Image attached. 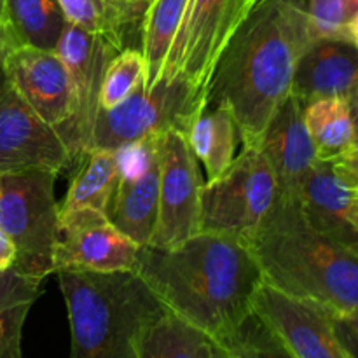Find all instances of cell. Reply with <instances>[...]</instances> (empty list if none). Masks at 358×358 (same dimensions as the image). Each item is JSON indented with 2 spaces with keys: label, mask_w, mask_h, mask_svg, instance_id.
Listing matches in <instances>:
<instances>
[{
  "label": "cell",
  "mask_w": 358,
  "mask_h": 358,
  "mask_svg": "<svg viewBox=\"0 0 358 358\" xmlns=\"http://www.w3.org/2000/svg\"><path fill=\"white\" fill-rule=\"evenodd\" d=\"M315 42L299 0H262L224 49L208 103L236 119L243 147H259L280 105L290 96L297 63Z\"/></svg>",
  "instance_id": "obj_1"
},
{
  "label": "cell",
  "mask_w": 358,
  "mask_h": 358,
  "mask_svg": "<svg viewBox=\"0 0 358 358\" xmlns=\"http://www.w3.org/2000/svg\"><path fill=\"white\" fill-rule=\"evenodd\" d=\"M135 271L164 310L215 343L252 313L262 283L250 247L210 233H198L175 248L140 247Z\"/></svg>",
  "instance_id": "obj_2"
},
{
  "label": "cell",
  "mask_w": 358,
  "mask_h": 358,
  "mask_svg": "<svg viewBox=\"0 0 358 358\" xmlns=\"http://www.w3.org/2000/svg\"><path fill=\"white\" fill-rule=\"evenodd\" d=\"M250 248L266 283L336 320L358 318V248L315 231L297 199L276 198Z\"/></svg>",
  "instance_id": "obj_3"
},
{
  "label": "cell",
  "mask_w": 358,
  "mask_h": 358,
  "mask_svg": "<svg viewBox=\"0 0 358 358\" xmlns=\"http://www.w3.org/2000/svg\"><path fill=\"white\" fill-rule=\"evenodd\" d=\"M70 324V358H136L147 329L164 313L136 271L59 269Z\"/></svg>",
  "instance_id": "obj_4"
},
{
  "label": "cell",
  "mask_w": 358,
  "mask_h": 358,
  "mask_svg": "<svg viewBox=\"0 0 358 358\" xmlns=\"http://www.w3.org/2000/svg\"><path fill=\"white\" fill-rule=\"evenodd\" d=\"M56 173L23 170L0 173V229L16 247L13 269L44 280L55 273V248L59 240Z\"/></svg>",
  "instance_id": "obj_5"
},
{
  "label": "cell",
  "mask_w": 358,
  "mask_h": 358,
  "mask_svg": "<svg viewBox=\"0 0 358 358\" xmlns=\"http://www.w3.org/2000/svg\"><path fill=\"white\" fill-rule=\"evenodd\" d=\"M278 185L261 147H243L229 170L206 182L199 233L220 234L250 247L275 208Z\"/></svg>",
  "instance_id": "obj_6"
},
{
  "label": "cell",
  "mask_w": 358,
  "mask_h": 358,
  "mask_svg": "<svg viewBox=\"0 0 358 358\" xmlns=\"http://www.w3.org/2000/svg\"><path fill=\"white\" fill-rule=\"evenodd\" d=\"M252 9V0H189L161 79L184 80L205 108L217 63Z\"/></svg>",
  "instance_id": "obj_7"
},
{
  "label": "cell",
  "mask_w": 358,
  "mask_h": 358,
  "mask_svg": "<svg viewBox=\"0 0 358 358\" xmlns=\"http://www.w3.org/2000/svg\"><path fill=\"white\" fill-rule=\"evenodd\" d=\"M201 110L187 84L180 79L163 80L147 90L145 84L112 108H100L94 119L90 149L114 150L119 145L168 129L189 131Z\"/></svg>",
  "instance_id": "obj_8"
},
{
  "label": "cell",
  "mask_w": 358,
  "mask_h": 358,
  "mask_svg": "<svg viewBox=\"0 0 358 358\" xmlns=\"http://www.w3.org/2000/svg\"><path fill=\"white\" fill-rule=\"evenodd\" d=\"M203 185L185 133L168 129L161 136L159 203L150 247L175 248L199 233Z\"/></svg>",
  "instance_id": "obj_9"
},
{
  "label": "cell",
  "mask_w": 358,
  "mask_h": 358,
  "mask_svg": "<svg viewBox=\"0 0 358 358\" xmlns=\"http://www.w3.org/2000/svg\"><path fill=\"white\" fill-rule=\"evenodd\" d=\"M55 52L66 66L72 79L76 110L59 135L65 140L72 159H79L90 150L94 119L100 110V86L108 62L119 52L112 42L90 34L76 24L65 23Z\"/></svg>",
  "instance_id": "obj_10"
},
{
  "label": "cell",
  "mask_w": 358,
  "mask_h": 358,
  "mask_svg": "<svg viewBox=\"0 0 358 358\" xmlns=\"http://www.w3.org/2000/svg\"><path fill=\"white\" fill-rule=\"evenodd\" d=\"M2 73V70H0ZM58 129L44 121L0 76V173L48 170L58 175L72 163Z\"/></svg>",
  "instance_id": "obj_11"
},
{
  "label": "cell",
  "mask_w": 358,
  "mask_h": 358,
  "mask_svg": "<svg viewBox=\"0 0 358 358\" xmlns=\"http://www.w3.org/2000/svg\"><path fill=\"white\" fill-rule=\"evenodd\" d=\"M59 240L55 248V273L83 269L93 273L135 271L140 247L91 208L58 212Z\"/></svg>",
  "instance_id": "obj_12"
},
{
  "label": "cell",
  "mask_w": 358,
  "mask_h": 358,
  "mask_svg": "<svg viewBox=\"0 0 358 358\" xmlns=\"http://www.w3.org/2000/svg\"><path fill=\"white\" fill-rule=\"evenodd\" d=\"M252 311L282 339L296 358H352L338 332L336 318L262 280Z\"/></svg>",
  "instance_id": "obj_13"
},
{
  "label": "cell",
  "mask_w": 358,
  "mask_h": 358,
  "mask_svg": "<svg viewBox=\"0 0 358 358\" xmlns=\"http://www.w3.org/2000/svg\"><path fill=\"white\" fill-rule=\"evenodd\" d=\"M0 70L28 107L58 133L72 121L76 110L72 79L55 51L17 44Z\"/></svg>",
  "instance_id": "obj_14"
},
{
  "label": "cell",
  "mask_w": 358,
  "mask_h": 358,
  "mask_svg": "<svg viewBox=\"0 0 358 358\" xmlns=\"http://www.w3.org/2000/svg\"><path fill=\"white\" fill-rule=\"evenodd\" d=\"M303 110V101L290 94L273 115L259 145L275 173L278 198L283 199H297L301 185L318 163Z\"/></svg>",
  "instance_id": "obj_15"
},
{
  "label": "cell",
  "mask_w": 358,
  "mask_h": 358,
  "mask_svg": "<svg viewBox=\"0 0 358 358\" xmlns=\"http://www.w3.org/2000/svg\"><path fill=\"white\" fill-rule=\"evenodd\" d=\"M358 86V49L348 41H315L297 63L290 94L304 105L320 98H348Z\"/></svg>",
  "instance_id": "obj_16"
},
{
  "label": "cell",
  "mask_w": 358,
  "mask_h": 358,
  "mask_svg": "<svg viewBox=\"0 0 358 358\" xmlns=\"http://www.w3.org/2000/svg\"><path fill=\"white\" fill-rule=\"evenodd\" d=\"M355 191L343 184L331 163L318 161L297 194L306 222L318 233L358 248V233L352 222Z\"/></svg>",
  "instance_id": "obj_17"
},
{
  "label": "cell",
  "mask_w": 358,
  "mask_h": 358,
  "mask_svg": "<svg viewBox=\"0 0 358 358\" xmlns=\"http://www.w3.org/2000/svg\"><path fill=\"white\" fill-rule=\"evenodd\" d=\"M198 163L206 170V182L222 177L236 157V119L222 103H208L185 133ZM205 182V184H206Z\"/></svg>",
  "instance_id": "obj_18"
},
{
  "label": "cell",
  "mask_w": 358,
  "mask_h": 358,
  "mask_svg": "<svg viewBox=\"0 0 358 358\" xmlns=\"http://www.w3.org/2000/svg\"><path fill=\"white\" fill-rule=\"evenodd\" d=\"M65 21L90 34L100 35L126 49L128 37L135 28H142L147 7L135 0H58Z\"/></svg>",
  "instance_id": "obj_19"
},
{
  "label": "cell",
  "mask_w": 358,
  "mask_h": 358,
  "mask_svg": "<svg viewBox=\"0 0 358 358\" xmlns=\"http://www.w3.org/2000/svg\"><path fill=\"white\" fill-rule=\"evenodd\" d=\"M157 203L159 164L140 180L119 182L107 217L138 247H147L156 227Z\"/></svg>",
  "instance_id": "obj_20"
},
{
  "label": "cell",
  "mask_w": 358,
  "mask_h": 358,
  "mask_svg": "<svg viewBox=\"0 0 358 358\" xmlns=\"http://www.w3.org/2000/svg\"><path fill=\"white\" fill-rule=\"evenodd\" d=\"M79 159H83V164L77 170L63 203L58 205V212L91 208L108 215L119 184L114 152L94 147Z\"/></svg>",
  "instance_id": "obj_21"
},
{
  "label": "cell",
  "mask_w": 358,
  "mask_h": 358,
  "mask_svg": "<svg viewBox=\"0 0 358 358\" xmlns=\"http://www.w3.org/2000/svg\"><path fill=\"white\" fill-rule=\"evenodd\" d=\"M303 117L318 161L334 163L353 147L348 98L331 96L310 101L304 105Z\"/></svg>",
  "instance_id": "obj_22"
},
{
  "label": "cell",
  "mask_w": 358,
  "mask_h": 358,
  "mask_svg": "<svg viewBox=\"0 0 358 358\" xmlns=\"http://www.w3.org/2000/svg\"><path fill=\"white\" fill-rule=\"evenodd\" d=\"M187 2L189 0H152L147 6L140 28V51L147 65V90L156 86L163 77L164 63L184 20Z\"/></svg>",
  "instance_id": "obj_23"
},
{
  "label": "cell",
  "mask_w": 358,
  "mask_h": 358,
  "mask_svg": "<svg viewBox=\"0 0 358 358\" xmlns=\"http://www.w3.org/2000/svg\"><path fill=\"white\" fill-rule=\"evenodd\" d=\"M42 280L0 271V358H23V327L41 294Z\"/></svg>",
  "instance_id": "obj_24"
},
{
  "label": "cell",
  "mask_w": 358,
  "mask_h": 358,
  "mask_svg": "<svg viewBox=\"0 0 358 358\" xmlns=\"http://www.w3.org/2000/svg\"><path fill=\"white\" fill-rule=\"evenodd\" d=\"M6 17L20 44L55 51L65 27L58 0H3Z\"/></svg>",
  "instance_id": "obj_25"
},
{
  "label": "cell",
  "mask_w": 358,
  "mask_h": 358,
  "mask_svg": "<svg viewBox=\"0 0 358 358\" xmlns=\"http://www.w3.org/2000/svg\"><path fill=\"white\" fill-rule=\"evenodd\" d=\"M212 339L164 311L145 331L136 358H201Z\"/></svg>",
  "instance_id": "obj_26"
},
{
  "label": "cell",
  "mask_w": 358,
  "mask_h": 358,
  "mask_svg": "<svg viewBox=\"0 0 358 358\" xmlns=\"http://www.w3.org/2000/svg\"><path fill=\"white\" fill-rule=\"evenodd\" d=\"M147 79V65L142 51L126 48L108 62L100 86V108H112L135 93Z\"/></svg>",
  "instance_id": "obj_27"
},
{
  "label": "cell",
  "mask_w": 358,
  "mask_h": 358,
  "mask_svg": "<svg viewBox=\"0 0 358 358\" xmlns=\"http://www.w3.org/2000/svg\"><path fill=\"white\" fill-rule=\"evenodd\" d=\"M219 345L227 358H296L254 311Z\"/></svg>",
  "instance_id": "obj_28"
},
{
  "label": "cell",
  "mask_w": 358,
  "mask_h": 358,
  "mask_svg": "<svg viewBox=\"0 0 358 358\" xmlns=\"http://www.w3.org/2000/svg\"><path fill=\"white\" fill-rule=\"evenodd\" d=\"M308 23L315 41H348L350 27L358 17V0H310Z\"/></svg>",
  "instance_id": "obj_29"
},
{
  "label": "cell",
  "mask_w": 358,
  "mask_h": 358,
  "mask_svg": "<svg viewBox=\"0 0 358 358\" xmlns=\"http://www.w3.org/2000/svg\"><path fill=\"white\" fill-rule=\"evenodd\" d=\"M161 136L163 135L147 136L135 142L122 143L112 150L119 182L140 180L159 164Z\"/></svg>",
  "instance_id": "obj_30"
},
{
  "label": "cell",
  "mask_w": 358,
  "mask_h": 358,
  "mask_svg": "<svg viewBox=\"0 0 358 358\" xmlns=\"http://www.w3.org/2000/svg\"><path fill=\"white\" fill-rule=\"evenodd\" d=\"M339 180L358 192V147H352L339 159L331 163Z\"/></svg>",
  "instance_id": "obj_31"
},
{
  "label": "cell",
  "mask_w": 358,
  "mask_h": 358,
  "mask_svg": "<svg viewBox=\"0 0 358 358\" xmlns=\"http://www.w3.org/2000/svg\"><path fill=\"white\" fill-rule=\"evenodd\" d=\"M14 262H16V247L13 240L0 229V271L13 269Z\"/></svg>",
  "instance_id": "obj_32"
},
{
  "label": "cell",
  "mask_w": 358,
  "mask_h": 358,
  "mask_svg": "<svg viewBox=\"0 0 358 358\" xmlns=\"http://www.w3.org/2000/svg\"><path fill=\"white\" fill-rule=\"evenodd\" d=\"M17 44L20 42H17L14 31L10 30L9 23H0V66L3 65V59Z\"/></svg>",
  "instance_id": "obj_33"
},
{
  "label": "cell",
  "mask_w": 358,
  "mask_h": 358,
  "mask_svg": "<svg viewBox=\"0 0 358 358\" xmlns=\"http://www.w3.org/2000/svg\"><path fill=\"white\" fill-rule=\"evenodd\" d=\"M348 103H350V112H352V121H353V147H358V86L348 96Z\"/></svg>",
  "instance_id": "obj_34"
},
{
  "label": "cell",
  "mask_w": 358,
  "mask_h": 358,
  "mask_svg": "<svg viewBox=\"0 0 358 358\" xmlns=\"http://www.w3.org/2000/svg\"><path fill=\"white\" fill-rule=\"evenodd\" d=\"M336 324H338V332H339V336H341V341L345 343L348 353L352 355V358H358V343L348 334V332L345 331V327H343L338 320H336Z\"/></svg>",
  "instance_id": "obj_35"
},
{
  "label": "cell",
  "mask_w": 358,
  "mask_h": 358,
  "mask_svg": "<svg viewBox=\"0 0 358 358\" xmlns=\"http://www.w3.org/2000/svg\"><path fill=\"white\" fill-rule=\"evenodd\" d=\"M201 358H227L226 352H224L222 346L215 341H210V345L206 346L205 353H203Z\"/></svg>",
  "instance_id": "obj_36"
},
{
  "label": "cell",
  "mask_w": 358,
  "mask_h": 358,
  "mask_svg": "<svg viewBox=\"0 0 358 358\" xmlns=\"http://www.w3.org/2000/svg\"><path fill=\"white\" fill-rule=\"evenodd\" d=\"M338 322L343 325V327H345V331L348 332V334L358 343V318H355V320H338Z\"/></svg>",
  "instance_id": "obj_37"
},
{
  "label": "cell",
  "mask_w": 358,
  "mask_h": 358,
  "mask_svg": "<svg viewBox=\"0 0 358 358\" xmlns=\"http://www.w3.org/2000/svg\"><path fill=\"white\" fill-rule=\"evenodd\" d=\"M348 34H350V42H352V44L358 49V17L352 23Z\"/></svg>",
  "instance_id": "obj_38"
},
{
  "label": "cell",
  "mask_w": 358,
  "mask_h": 358,
  "mask_svg": "<svg viewBox=\"0 0 358 358\" xmlns=\"http://www.w3.org/2000/svg\"><path fill=\"white\" fill-rule=\"evenodd\" d=\"M352 222L355 231L358 233V192L355 191V198H353V206H352Z\"/></svg>",
  "instance_id": "obj_39"
},
{
  "label": "cell",
  "mask_w": 358,
  "mask_h": 358,
  "mask_svg": "<svg viewBox=\"0 0 358 358\" xmlns=\"http://www.w3.org/2000/svg\"><path fill=\"white\" fill-rule=\"evenodd\" d=\"M0 23H7V17H6V3H3V0H0Z\"/></svg>",
  "instance_id": "obj_40"
},
{
  "label": "cell",
  "mask_w": 358,
  "mask_h": 358,
  "mask_svg": "<svg viewBox=\"0 0 358 358\" xmlns=\"http://www.w3.org/2000/svg\"><path fill=\"white\" fill-rule=\"evenodd\" d=\"M135 2H138V3H140V6L147 7V6H149V3H150V2H152V0H135Z\"/></svg>",
  "instance_id": "obj_41"
},
{
  "label": "cell",
  "mask_w": 358,
  "mask_h": 358,
  "mask_svg": "<svg viewBox=\"0 0 358 358\" xmlns=\"http://www.w3.org/2000/svg\"><path fill=\"white\" fill-rule=\"evenodd\" d=\"M259 2H262V0H252V6H254V7H255V6H257V3H259Z\"/></svg>",
  "instance_id": "obj_42"
}]
</instances>
